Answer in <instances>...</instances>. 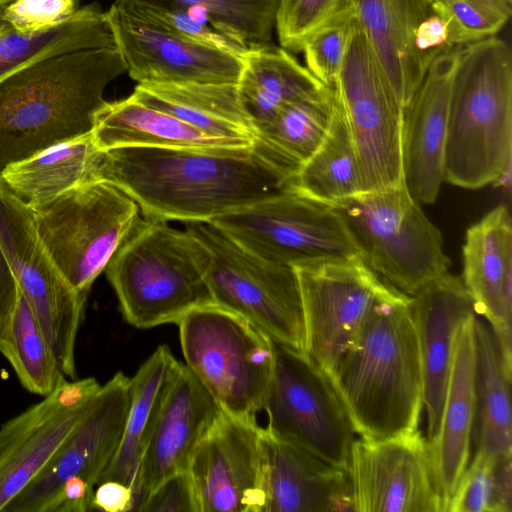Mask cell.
I'll use <instances>...</instances> for the list:
<instances>
[{
  "instance_id": "18",
  "label": "cell",
  "mask_w": 512,
  "mask_h": 512,
  "mask_svg": "<svg viewBox=\"0 0 512 512\" xmlns=\"http://www.w3.org/2000/svg\"><path fill=\"white\" fill-rule=\"evenodd\" d=\"M101 385L64 377L49 395L0 426V512L45 468Z\"/></svg>"
},
{
  "instance_id": "11",
  "label": "cell",
  "mask_w": 512,
  "mask_h": 512,
  "mask_svg": "<svg viewBox=\"0 0 512 512\" xmlns=\"http://www.w3.org/2000/svg\"><path fill=\"white\" fill-rule=\"evenodd\" d=\"M262 410L269 434L348 471L357 433L330 377L304 352L275 343Z\"/></svg>"
},
{
  "instance_id": "9",
  "label": "cell",
  "mask_w": 512,
  "mask_h": 512,
  "mask_svg": "<svg viewBox=\"0 0 512 512\" xmlns=\"http://www.w3.org/2000/svg\"><path fill=\"white\" fill-rule=\"evenodd\" d=\"M184 227L209 249L206 279L213 302L241 316L274 343L305 351L300 285L293 267L267 261L210 222Z\"/></svg>"
},
{
  "instance_id": "34",
  "label": "cell",
  "mask_w": 512,
  "mask_h": 512,
  "mask_svg": "<svg viewBox=\"0 0 512 512\" xmlns=\"http://www.w3.org/2000/svg\"><path fill=\"white\" fill-rule=\"evenodd\" d=\"M333 89V113L319 148L300 165L292 188L338 207L362 192L356 151L343 106Z\"/></svg>"
},
{
  "instance_id": "24",
  "label": "cell",
  "mask_w": 512,
  "mask_h": 512,
  "mask_svg": "<svg viewBox=\"0 0 512 512\" xmlns=\"http://www.w3.org/2000/svg\"><path fill=\"white\" fill-rule=\"evenodd\" d=\"M262 512L355 511L347 470L278 439L262 428Z\"/></svg>"
},
{
  "instance_id": "5",
  "label": "cell",
  "mask_w": 512,
  "mask_h": 512,
  "mask_svg": "<svg viewBox=\"0 0 512 512\" xmlns=\"http://www.w3.org/2000/svg\"><path fill=\"white\" fill-rule=\"evenodd\" d=\"M211 254L188 229L144 217L105 273L124 319L137 328L175 323L213 302L206 275Z\"/></svg>"
},
{
  "instance_id": "22",
  "label": "cell",
  "mask_w": 512,
  "mask_h": 512,
  "mask_svg": "<svg viewBox=\"0 0 512 512\" xmlns=\"http://www.w3.org/2000/svg\"><path fill=\"white\" fill-rule=\"evenodd\" d=\"M411 305L423 374L427 441L430 442L439 430L460 327L476 311L462 279L448 272L411 296Z\"/></svg>"
},
{
  "instance_id": "7",
  "label": "cell",
  "mask_w": 512,
  "mask_h": 512,
  "mask_svg": "<svg viewBox=\"0 0 512 512\" xmlns=\"http://www.w3.org/2000/svg\"><path fill=\"white\" fill-rule=\"evenodd\" d=\"M338 208L363 260L400 292L413 296L448 272L441 233L405 183L361 192Z\"/></svg>"
},
{
  "instance_id": "37",
  "label": "cell",
  "mask_w": 512,
  "mask_h": 512,
  "mask_svg": "<svg viewBox=\"0 0 512 512\" xmlns=\"http://www.w3.org/2000/svg\"><path fill=\"white\" fill-rule=\"evenodd\" d=\"M144 6L183 9L206 19L245 48L272 43L280 0H126Z\"/></svg>"
},
{
  "instance_id": "35",
  "label": "cell",
  "mask_w": 512,
  "mask_h": 512,
  "mask_svg": "<svg viewBox=\"0 0 512 512\" xmlns=\"http://www.w3.org/2000/svg\"><path fill=\"white\" fill-rule=\"evenodd\" d=\"M0 353L30 393L47 396L65 377L35 314L18 288L13 310L0 331Z\"/></svg>"
},
{
  "instance_id": "31",
  "label": "cell",
  "mask_w": 512,
  "mask_h": 512,
  "mask_svg": "<svg viewBox=\"0 0 512 512\" xmlns=\"http://www.w3.org/2000/svg\"><path fill=\"white\" fill-rule=\"evenodd\" d=\"M237 85L253 120L255 132L285 105L327 87L306 66L300 64L290 51L272 43L245 51Z\"/></svg>"
},
{
  "instance_id": "25",
  "label": "cell",
  "mask_w": 512,
  "mask_h": 512,
  "mask_svg": "<svg viewBox=\"0 0 512 512\" xmlns=\"http://www.w3.org/2000/svg\"><path fill=\"white\" fill-rule=\"evenodd\" d=\"M402 107H407L430 62L418 47L435 0H345Z\"/></svg>"
},
{
  "instance_id": "12",
  "label": "cell",
  "mask_w": 512,
  "mask_h": 512,
  "mask_svg": "<svg viewBox=\"0 0 512 512\" xmlns=\"http://www.w3.org/2000/svg\"><path fill=\"white\" fill-rule=\"evenodd\" d=\"M0 257L35 314L63 374L75 380L76 339L87 297L59 271L38 234L33 209L1 175Z\"/></svg>"
},
{
  "instance_id": "19",
  "label": "cell",
  "mask_w": 512,
  "mask_h": 512,
  "mask_svg": "<svg viewBox=\"0 0 512 512\" xmlns=\"http://www.w3.org/2000/svg\"><path fill=\"white\" fill-rule=\"evenodd\" d=\"M261 435L256 419L222 411L187 468L199 512H262Z\"/></svg>"
},
{
  "instance_id": "27",
  "label": "cell",
  "mask_w": 512,
  "mask_h": 512,
  "mask_svg": "<svg viewBox=\"0 0 512 512\" xmlns=\"http://www.w3.org/2000/svg\"><path fill=\"white\" fill-rule=\"evenodd\" d=\"M131 96L211 136L254 142V123L237 83H138Z\"/></svg>"
},
{
  "instance_id": "44",
  "label": "cell",
  "mask_w": 512,
  "mask_h": 512,
  "mask_svg": "<svg viewBox=\"0 0 512 512\" xmlns=\"http://www.w3.org/2000/svg\"><path fill=\"white\" fill-rule=\"evenodd\" d=\"M139 512H199L194 486L187 470L175 473L152 489Z\"/></svg>"
},
{
  "instance_id": "36",
  "label": "cell",
  "mask_w": 512,
  "mask_h": 512,
  "mask_svg": "<svg viewBox=\"0 0 512 512\" xmlns=\"http://www.w3.org/2000/svg\"><path fill=\"white\" fill-rule=\"evenodd\" d=\"M332 113L333 89L326 87L285 105L269 122L256 129L254 140L298 170L325 139Z\"/></svg>"
},
{
  "instance_id": "2",
  "label": "cell",
  "mask_w": 512,
  "mask_h": 512,
  "mask_svg": "<svg viewBox=\"0 0 512 512\" xmlns=\"http://www.w3.org/2000/svg\"><path fill=\"white\" fill-rule=\"evenodd\" d=\"M126 72L113 47L66 53L0 81V170L92 132L108 84Z\"/></svg>"
},
{
  "instance_id": "16",
  "label": "cell",
  "mask_w": 512,
  "mask_h": 512,
  "mask_svg": "<svg viewBox=\"0 0 512 512\" xmlns=\"http://www.w3.org/2000/svg\"><path fill=\"white\" fill-rule=\"evenodd\" d=\"M131 401V378L117 372L40 474L4 512H52L63 483L79 476L96 486L120 444Z\"/></svg>"
},
{
  "instance_id": "21",
  "label": "cell",
  "mask_w": 512,
  "mask_h": 512,
  "mask_svg": "<svg viewBox=\"0 0 512 512\" xmlns=\"http://www.w3.org/2000/svg\"><path fill=\"white\" fill-rule=\"evenodd\" d=\"M459 49H444L432 59L404 111V182L420 203H433L444 182L449 105Z\"/></svg>"
},
{
  "instance_id": "6",
  "label": "cell",
  "mask_w": 512,
  "mask_h": 512,
  "mask_svg": "<svg viewBox=\"0 0 512 512\" xmlns=\"http://www.w3.org/2000/svg\"><path fill=\"white\" fill-rule=\"evenodd\" d=\"M185 365L231 416L256 419L271 379L275 343L250 322L215 303L178 322Z\"/></svg>"
},
{
  "instance_id": "17",
  "label": "cell",
  "mask_w": 512,
  "mask_h": 512,
  "mask_svg": "<svg viewBox=\"0 0 512 512\" xmlns=\"http://www.w3.org/2000/svg\"><path fill=\"white\" fill-rule=\"evenodd\" d=\"M348 472L356 512H444L428 442L418 430L355 440Z\"/></svg>"
},
{
  "instance_id": "15",
  "label": "cell",
  "mask_w": 512,
  "mask_h": 512,
  "mask_svg": "<svg viewBox=\"0 0 512 512\" xmlns=\"http://www.w3.org/2000/svg\"><path fill=\"white\" fill-rule=\"evenodd\" d=\"M126 72L138 83H237L242 56L195 42L138 3L106 11Z\"/></svg>"
},
{
  "instance_id": "1",
  "label": "cell",
  "mask_w": 512,
  "mask_h": 512,
  "mask_svg": "<svg viewBox=\"0 0 512 512\" xmlns=\"http://www.w3.org/2000/svg\"><path fill=\"white\" fill-rule=\"evenodd\" d=\"M296 172L261 143L214 149L102 150L96 180L125 191L144 217L210 222L292 186Z\"/></svg>"
},
{
  "instance_id": "30",
  "label": "cell",
  "mask_w": 512,
  "mask_h": 512,
  "mask_svg": "<svg viewBox=\"0 0 512 512\" xmlns=\"http://www.w3.org/2000/svg\"><path fill=\"white\" fill-rule=\"evenodd\" d=\"M179 361L160 345L131 378V401L118 449L99 483L119 481L134 488L139 464ZM97 484V485H98Z\"/></svg>"
},
{
  "instance_id": "33",
  "label": "cell",
  "mask_w": 512,
  "mask_h": 512,
  "mask_svg": "<svg viewBox=\"0 0 512 512\" xmlns=\"http://www.w3.org/2000/svg\"><path fill=\"white\" fill-rule=\"evenodd\" d=\"M115 47L106 12L96 4L77 9L62 24L37 33H21L0 19V81L14 72L54 56Z\"/></svg>"
},
{
  "instance_id": "45",
  "label": "cell",
  "mask_w": 512,
  "mask_h": 512,
  "mask_svg": "<svg viewBox=\"0 0 512 512\" xmlns=\"http://www.w3.org/2000/svg\"><path fill=\"white\" fill-rule=\"evenodd\" d=\"M135 508L132 488L119 481L98 484L92 498V509L106 512H127Z\"/></svg>"
},
{
  "instance_id": "13",
  "label": "cell",
  "mask_w": 512,
  "mask_h": 512,
  "mask_svg": "<svg viewBox=\"0 0 512 512\" xmlns=\"http://www.w3.org/2000/svg\"><path fill=\"white\" fill-rule=\"evenodd\" d=\"M334 89L354 143L362 192L405 183V110L357 21Z\"/></svg>"
},
{
  "instance_id": "14",
  "label": "cell",
  "mask_w": 512,
  "mask_h": 512,
  "mask_svg": "<svg viewBox=\"0 0 512 512\" xmlns=\"http://www.w3.org/2000/svg\"><path fill=\"white\" fill-rule=\"evenodd\" d=\"M294 269L304 310V353L329 376L394 287L384 284L362 258Z\"/></svg>"
},
{
  "instance_id": "47",
  "label": "cell",
  "mask_w": 512,
  "mask_h": 512,
  "mask_svg": "<svg viewBox=\"0 0 512 512\" xmlns=\"http://www.w3.org/2000/svg\"><path fill=\"white\" fill-rule=\"evenodd\" d=\"M15 0H0V8L6 6L7 4L13 2Z\"/></svg>"
},
{
  "instance_id": "20",
  "label": "cell",
  "mask_w": 512,
  "mask_h": 512,
  "mask_svg": "<svg viewBox=\"0 0 512 512\" xmlns=\"http://www.w3.org/2000/svg\"><path fill=\"white\" fill-rule=\"evenodd\" d=\"M221 413L208 390L179 362L139 464L134 511L161 481L187 470L196 447Z\"/></svg>"
},
{
  "instance_id": "28",
  "label": "cell",
  "mask_w": 512,
  "mask_h": 512,
  "mask_svg": "<svg viewBox=\"0 0 512 512\" xmlns=\"http://www.w3.org/2000/svg\"><path fill=\"white\" fill-rule=\"evenodd\" d=\"M92 136L100 150L119 147L214 149L252 145L211 136L131 95L105 102L95 115Z\"/></svg>"
},
{
  "instance_id": "4",
  "label": "cell",
  "mask_w": 512,
  "mask_h": 512,
  "mask_svg": "<svg viewBox=\"0 0 512 512\" xmlns=\"http://www.w3.org/2000/svg\"><path fill=\"white\" fill-rule=\"evenodd\" d=\"M512 53L493 36L460 46L448 115L444 181L478 189L511 169Z\"/></svg>"
},
{
  "instance_id": "3",
  "label": "cell",
  "mask_w": 512,
  "mask_h": 512,
  "mask_svg": "<svg viewBox=\"0 0 512 512\" xmlns=\"http://www.w3.org/2000/svg\"><path fill=\"white\" fill-rule=\"evenodd\" d=\"M362 439L417 430L423 374L411 296L393 289L329 375Z\"/></svg>"
},
{
  "instance_id": "41",
  "label": "cell",
  "mask_w": 512,
  "mask_h": 512,
  "mask_svg": "<svg viewBox=\"0 0 512 512\" xmlns=\"http://www.w3.org/2000/svg\"><path fill=\"white\" fill-rule=\"evenodd\" d=\"M342 0H280L275 31L282 48L301 52L306 38L339 6Z\"/></svg>"
},
{
  "instance_id": "23",
  "label": "cell",
  "mask_w": 512,
  "mask_h": 512,
  "mask_svg": "<svg viewBox=\"0 0 512 512\" xmlns=\"http://www.w3.org/2000/svg\"><path fill=\"white\" fill-rule=\"evenodd\" d=\"M462 255V281L476 314L489 322L504 368L511 375L512 225L506 205L493 208L467 229Z\"/></svg>"
},
{
  "instance_id": "32",
  "label": "cell",
  "mask_w": 512,
  "mask_h": 512,
  "mask_svg": "<svg viewBox=\"0 0 512 512\" xmlns=\"http://www.w3.org/2000/svg\"><path fill=\"white\" fill-rule=\"evenodd\" d=\"M474 334L475 413L472 442L495 458L512 456L511 375L504 368L493 331L476 315Z\"/></svg>"
},
{
  "instance_id": "10",
  "label": "cell",
  "mask_w": 512,
  "mask_h": 512,
  "mask_svg": "<svg viewBox=\"0 0 512 512\" xmlns=\"http://www.w3.org/2000/svg\"><path fill=\"white\" fill-rule=\"evenodd\" d=\"M210 223L245 249L275 264L298 268L362 258L340 209L292 187Z\"/></svg>"
},
{
  "instance_id": "8",
  "label": "cell",
  "mask_w": 512,
  "mask_h": 512,
  "mask_svg": "<svg viewBox=\"0 0 512 512\" xmlns=\"http://www.w3.org/2000/svg\"><path fill=\"white\" fill-rule=\"evenodd\" d=\"M33 213L53 262L69 284L86 297L143 219L139 205L104 180L76 186L33 209Z\"/></svg>"
},
{
  "instance_id": "39",
  "label": "cell",
  "mask_w": 512,
  "mask_h": 512,
  "mask_svg": "<svg viewBox=\"0 0 512 512\" xmlns=\"http://www.w3.org/2000/svg\"><path fill=\"white\" fill-rule=\"evenodd\" d=\"M356 18L348 3L342 0L335 11L304 41L301 52L306 68L323 85H335L342 69Z\"/></svg>"
},
{
  "instance_id": "42",
  "label": "cell",
  "mask_w": 512,
  "mask_h": 512,
  "mask_svg": "<svg viewBox=\"0 0 512 512\" xmlns=\"http://www.w3.org/2000/svg\"><path fill=\"white\" fill-rule=\"evenodd\" d=\"M76 0H15L0 10V19L21 33L56 27L76 12Z\"/></svg>"
},
{
  "instance_id": "40",
  "label": "cell",
  "mask_w": 512,
  "mask_h": 512,
  "mask_svg": "<svg viewBox=\"0 0 512 512\" xmlns=\"http://www.w3.org/2000/svg\"><path fill=\"white\" fill-rule=\"evenodd\" d=\"M435 10L448 27L450 46H463L496 36L512 13V0H435Z\"/></svg>"
},
{
  "instance_id": "38",
  "label": "cell",
  "mask_w": 512,
  "mask_h": 512,
  "mask_svg": "<svg viewBox=\"0 0 512 512\" xmlns=\"http://www.w3.org/2000/svg\"><path fill=\"white\" fill-rule=\"evenodd\" d=\"M475 450L448 502L446 512H511V460Z\"/></svg>"
},
{
  "instance_id": "43",
  "label": "cell",
  "mask_w": 512,
  "mask_h": 512,
  "mask_svg": "<svg viewBox=\"0 0 512 512\" xmlns=\"http://www.w3.org/2000/svg\"><path fill=\"white\" fill-rule=\"evenodd\" d=\"M141 6L172 29L195 42L240 56L247 50L238 42L213 28L206 19L193 12L183 9L164 10Z\"/></svg>"
},
{
  "instance_id": "26",
  "label": "cell",
  "mask_w": 512,
  "mask_h": 512,
  "mask_svg": "<svg viewBox=\"0 0 512 512\" xmlns=\"http://www.w3.org/2000/svg\"><path fill=\"white\" fill-rule=\"evenodd\" d=\"M475 315L468 317L460 327L439 430L433 440L427 441L444 512L470 458L475 413Z\"/></svg>"
},
{
  "instance_id": "29",
  "label": "cell",
  "mask_w": 512,
  "mask_h": 512,
  "mask_svg": "<svg viewBox=\"0 0 512 512\" xmlns=\"http://www.w3.org/2000/svg\"><path fill=\"white\" fill-rule=\"evenodd\" d=\"M101 152L90 132L9 164L0 175L16 196L35 209L76 186L95 181Z\"/></svg>"
},
{
  "instance_id": "46",
  "label": "cell",
  "mask_w": 512,
  "mask_h": 512,
  "mask_svg": "<svg viewBox=\"0 0 512 512\" xmlns=\"http://www.w3.org/2000/svg\"><path fill=\"white\" fill-rule=\"evenodd\" d=\"M94 490V486L81 477H70L63 483L52 512H87L91 510Z\"/></svg>"
}]
</instances>
